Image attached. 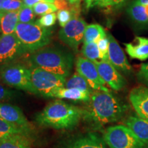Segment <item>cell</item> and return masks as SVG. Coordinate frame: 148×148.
Listing matches in <instances>:
<instances>
[{
    "label": "cell",
    "instance_id": "cell-9",
    "mask_svg": "<svg viewBox=\"0 0 148 148\" xmlns=\"http://www.w3.org/2000/svg\"><path fill=\"white\" fill-rule=\"evenodd\" d=\"M75 67L77 73L86 79L92 90L110 91L99 75L97 66L93 61L84 57H77L75 61Z\"/></svg>",
    "mask_w": 148,
    "mask_h": 148
},
{
    "label": "cell",
    "instance_id": "cell-39",
    "mask_svg": "<svg viewBox=\"0 0 148 148\" xmlns=\"http://www.w3.org/2000/svg\"><path fill=\"white\" fill-rule=\"evenodd\" d=\"M70 4H80L81 0H68Z\"/></svg>",
    "mask_w": 148,
    "mask_h": 148
},
{
    "label": "cell",
    "instance_id": "cell-10",
    "mask_svg": "<svg viewBox=\"0 0 148 148\" xmlns=\"http://www.w3.org/2000/svg\"><path fill=\"white\" fill-rule=\"evenodd\" d=\"M26 53L14 34L0 36V67L13 62Z\"/></svg>",
    "mask_w": 148,
    "mask_h": 148
},
{
    "label": "cell",
    "instance_id": "cell-24",
    "mask_svg": "<svg viewBox=\"0 0 148 148\" xmlns=\"http://www.w3.org/2000/svg\"><path fill=\"white\" fill-rule=\"evenodd\" d=\"M65 88H78V89L92 92V88L90 87L88 82L78 73H75L69 79L66 81Z\"/></svg>",
    "mask_w": 148,
    "mask_h": 148
},
{
    "label": "cell",
    "instance_id": "cell-41",
    "mask_svg": "<svg viewBox=\"0 0 148 148\" xmlns=\"http://www.w3.org/2000/svg\"><path fill=\"white\" fill-rule=\"evenodd\" d=\"M3 14H4V12L0 10V21H1V18H2Z\"/></svg>",
    "mask_w": 148,
    "mask_h": 148
},
{
    "label": "cell",
    "instance_id": "cell-8",
    "mask_svg": "<svg viewBox=\"0 0 148 148\" xmlns=\"http://www.w3.org/2000/svg\"><path fill=\"white\" fill-rule=\"evenodd\" d=\"M86 26L82 18H73L59 31V38L73 50L77 51L79 45L83 42Z\"/></svg>",
    "mask_w": 148,
    "mask_h": 148
},
{
    "label": "cell",
    "instance_id": "cell-13",
    "mask_svg": "<svg viewBox=\"0 0 148 148\" xmlns=\"http://www.w3.org/2000/svg\"><path fill=\"white\" fill-rule=\"evenodd\" d=\"M0 118L29 133L32 131V125L27 119L23 111L14 105L0 102Z\"/></svg>",
    "mask_w": 148,
    "mask_h": 148
},
{
    "label": "cell",
    "instance_id": "cell-32",
    "mask_svg": "<svg viewBox=\"0 0 148 148\" xmlns=\"http://www.w3.org/2000/svg\"><path fill=\"white\" fill-rule=\"evenodd\" d=\"M72 14L69 10H59L57 12V18L62 27L67 24L72 19Z\"/></svg>",
    "mask_w": 148,
    "mask_h": 148
},
{
    "label": "cell",
    "instance_id": "cell-15",
    "mask_svg": "<svg viewBox=\"0 0 148 148\" xmlns=\"http://www.w3.org/2000/svg\"><path fill=\"white\" fill-rule=\"evenodd\" d=\"M129 100L137 116L148 120V87L138 86L131 90Z\"/></svg>",
    "mask_w": 148,
    "mask_h": 148
},
{
    "label": "cell",
    "instance_id": "cell-26",
    "mask_svg": "<svg viewBox=\"0 0 148 148\" xmlns=\"http://www.w3.org/2000/svg\"><path fill=\"white\" fill-rule=\"evenodd\" d=\"M32 8L36 15L41 16L47 14L53 13L58 10L56 5L50 2H39L36 3Z\"/></svg>",
    "mask_w": 148,
    "mask_h": 148
},
{
    "label": "cell",
    "instance_id": "cell-21",
    "mask_svg": "<svg viewBox=\"0 0 148 148\" xmlns=\"http://www.w3.org/2000/svg\"><path fill=\"white\" fill-rule=\"evenodd\" d=\"M0 148H32L29 135H14L0 140Z\"/></svg>",
    "mask_w": 148,
    "mask_h": 148
},
{
    "label": "cell",
    "instance_id": "cell-12",
    "mask_svg": "<svg viewBox=\"0 0 148 148\" xmlns=\"http://www.w3.org/2000/svg\"><path fill=\"white\" fill-rule=\"evenodd\" d=\"M108 45L109 62L119 72L130 75L132 72V68L130 64L124 51L110 33H107Z\"/></svg>",
    "mask_w": 148,
    "mask_h": 148
},
{
    "label": "cell",
    "instance_id": "cell-37",
    "mask_svg": "<svg viewBox=\"0 0 148 148\" xmlns=\"http://www.w3.org/2000/svg\"><path fill=\"white\" fill-rule=\"evenodd\" d=\"M22 1L24 6L29 7V8H33L36 3L39 2H49L48 0H22Z\"/></svg>",
    "mask_w": 148,
    "mask_h": 148
},
{
    "label": "cell",
    "instance_id": "cell-17",
    "mask_svg": "<svg viewBox=\"0 0 148 148\" xmlns=\"http://www.w3.org/2000/svg\"><path fill=\"white\" fill-rule=\"evenodd\" d=\"M124 123L146 146L148 145V120L138 116H130Z\"/></svg>",
    "mask_w": 148,
    "mask_h": 148
},
{
    "label": "cell",
    "instance_id": "cell-33",
    "mask_svg": "<svg viewBox=\"0 0 148 148\" xmlns=\"http://www.w3.org/2000/svg\"><path fill=\"white\" fill-rule=\"evenodd\" d=\"M136 77L140 82L148 87V62L140 64Z\"/></svg>",
    "mask_w": 148,
    "mask_h": 148
},
{
    "label": "cell",
    "instance_id": "cell-11",
    "mask_svg": "<svg viewBox=\"0 0 148 148\" xmlns=\"http://www.w3.org/2000/svg\"><path fill=\"white\" fill-rule=\"evenodd\" d=\"M93 62L97 66L101 78L112 89L120 90L126 86V79L110 62L103 60H95Z\"/></svg>",
    "mask_w": 148,
    "mask_h": 148
},
{
    "label": "cell",
    "instance_id": "cell-18",
    "mask_svg": "<svg viewBox=\"0 0 148 148\" xmlns=\"http://www.w3.org/2000/svg\"><path fill=\"white\" fill-rule=\"evenodd\" d=\"M127 15L137 25L148 26V5H140L131 1L126 7Z\"/></svg>",
    "mask_w": 148,
    "mask_h": 148
},
{
    "label": "cell",
    "instance_id": "cell-38",
    "mask_svg": "<svg viewBox=\"0 0 148 148\" xmlns=\"http://www.w3.org/2000/svg\"><path fill=\"white\" fill-rule=\"evenodd\" d=\"M132 2L140 5H148V0H132Z\"/></svg>",
    "mask_w": 148,
    "mask_h": 148
},
{
    "label": "cell",
    "instance_id": "cell-22",
    "mask_svg": "<svg viewBox=\"0 0 148 148\" xmlns=\"http://www.w3.org/2000/svg\"><path fill=\"white\" fill-rule=\"evenodd\" d=\"M107 34L105 29L99 24L92 23L88 25L85 29L83 44L97 42L101 38L106 37Z\"/></svg>",
    "mask_w": 148,
    "mask_h": 148
},
{
    "label": "cell",
    "instance_id": "cell-43",
    "mask_svg": "<svg viewBox=\"0 0 148 148\" xmlns=\"http://www.w3.org/2000/svg\"><path fill=\"white\" fill-rule=\"evenodd\" d=\"M1 29H0V36H1Z\"/></svg>",
    "mask_w": 148,
    "mask_h": 148
},
{
    "label": "cell",
    "instance_id": "cell-20",
    "mask_svg": "<svg viewBox=\"0 0 148 148\" xmlns=\"http://www.w3.org/2000/svg\"><path fill=\"white\" fill-rule=\"evenodd\" d=\"M18 12L19 10L4 12L0 21L1 34H14L18 23Z\"/></svg>",
    "mask_w": 148,
    "mask_h": 148
},
{
    "label": "cell",
    "instance_id": "cell-2",
    "mask_svg": "<svg viewBox=\"0 0 148 148\" xmlns=\"http://www.w3.org/2000/svg\"><path fill=\"white\" fill-rule=\"evenodd\" d=\"M82 115V109L62 100H56L38 112L35 120L42 127L56 130H71L78 125Z\"/></svg>",
    "mask_w": 148,
    "mask_h": 148
},
{
    "label": "cell",
    "instance_id": "cell-19",
    "mask_svg": "<svg viewBox=\"0 0 148 148\" xmlns=\"http://www.w3.org/2000/svg\"><path fill=\"white\" fill-rule=\"evenodd\" d=\"M91 92L78 89V88H62L56 91L52 98L65 99L75 101H84L88 102L90 99Z\"/></svg>",
    "mask_w": 148,
    "mask_h": 148
},
{
    "label": "cell",
    "instance_id": "cell-3",
    "mask_svg": "<svg viewBox=\"0 0 148 148\" xmlns=\"http://www.w3.org/2000/svg\"><path fill=\"white\" fill-rule=\"evenodd\" d=\"M28 62L31 66L66 77L73 67V56L60 48L45 47L33 52Z\"/></svg>",
    "mask_w": 148,
    "mask_h": 148
},
{
    "label": "cell",
    "instance_id": "cell-6",
    "mask_svg": "<svg viewBox=\"0 0 148 148\" xmlns=\"http://www.w3.org/2000/svg\"><path fill=\"white\" fill-rule=\"evenodd\" d=\"M0 78L9 86L36 95L31 82L29 67L23 64L12 62L1 66L0 67Z\"/></svg>",
    "mask_w": 148,
    "mask_h": 148
},
{
    "label": "cell",
    "instance_id": "cell-7",
    "mask_svg": "<svg viewBox=\"0 0 148 148\" xmlns=\"http://www.w3.org/2000/svg\"><path fill=\"white\" fill-rule=\"evenodd\" d=\"M102 137L109 148H145L146 146L129 127L124 125L110 126Z\"/></svg>",
    "mask_w": 148,
    "mask_h": 148
},
{
    "label": "cell",
    "instance_id": "cell-27",
    "mask_svg": "<svg viewBox=\"0 0 148 148\" xmlns=\"http://www.w3.org/2000/svg\"><path fill=\"white\" fill-rule=\"evenodd\" d=\"M35 17V14L32 8L23 6L18 12V22L23 23H32Z\"/></svg>",
    "mask_w": 148,
    "mask_h": 148
},
{
    "label": "cell",
    "instance_id": "cell-42",
    "mask_svg": "<svg viewBox=\"0 0 148 148\" xmlns=\"http://www.w3.org/2000/svg\"><path fill=\"white\" fill-rule=\"evenodd\" d=\"M48 1H49V2H51V3H53V1H54V0H48Z\"/></svg>",
    "mask_w": 148,
    "mask_h": 148
},
{
    "label": "cell",
    "instance_id": "cell-29",
    "mask_svg": "<svg viewBox=\"0 0 148 148\" xmlns=\"http://www.w3.org/2000/svg\"><path fill=\"white\" fill-rule=\"evenodd\" d=\"M98 48L100 51V60L109 62L108 58V45L109 42L107 36L99 39L97 42Z\"/></svg>",
    "mask_w": 148,
    "mask_h": 148
},
{
    "label": "cell",
    "instance_id": "cell-5",
    "mask_svg": "<svg viewBox=\"0 0 148 148\" xmlns=\"http://www.w3.org/2000/svg\"><path fill=\"white\" fill-rule=\"evenodd\" d=\"M29 69L31 74V82L36 95L52 98L56 91L65 86L66 77L34 66L30 65Z\"/></svg>",
    "mask_w": 148,
    "mask_h": 148
},
{
    "label": "cell",
    "instance_id": "cell-30",
    "mask_svg": "<svg viewBox=\"0 0 148 148\" xmlns=\"http://www.w3.org/2000/svg\"><path fill=\"white\" fill-rule=\"evenodd\" d=\"M23 6V3L22 0H8L3 3L1 10L4 12L18 11Z\"/></svg>",
    "mask_w": 148,
    "mask_h": 148
},
{
    "label": "cell",
    "instance_id": "cell-25",
    "mask_svg": "<svg viewBox=\"0 0 148 148\" xmlns=\"http://www.w3.org/2000/svg\"><path fill=\"white\" fill-rule=\"evenodd\" d=\"M82 54L84 58L91 61H95L97 60V59H100V51L98 48L97 42L83 44Z\"/></svg>",
    "mask_w": 148,
    "mask_h": 148
},
{
    "label": "cell",
    "instance_id": "cell-28",
    "mask_svg": "<svg viewBox=\"0 0 148 148\" xmlns=\"http://www.w3.org/2000/svg\"><path fill=\"white\" fill-rule=\"evenodd\" d=\"M57 18V14L54 13H49L45 14L42 16L40 18H38L36 21V23L39 25L40 26L45 27V28H49L54 25Z\"/></svg>",
    "mask_w": 148,
    "mask_h": 148
},
{
    "label": "cell",
    "instance_id": "cell-23",
    "mask_svg": "<svg viewBox=\"0 0 148 148\" xmlns=\"http://www.w3.org/2000/svg\"><path fill=\"white\" fill-rule=\"evenodd\" d=\"M29 132L25 130L10 124L0 118V140L14 135H29Z\"/></svg>",
    "mask_w": 148,
    "mask_h": 148
},
{
    "label": "cell",
    "instance_id": "cell-14",
    "mask_svg": "<svg viewBox=\"0 0 148 148\" xmlns=\"http://www.w3.org/2000/svg\"><path fill=\"white\" fill-rule=\"evenodd\" d=\"M64 148H108L103 137L95 132H88L70 138Z\"/></svg>",
    "mask_w": 148,
    "mask_h": 148
},
{
    "label": "cell",
    "instance_id": "cell-31",
    "mask_svg": "<svg viewBox=\"0 0 148 148\" xmlns=\"http://www.w3.org/2000/svg\"><path fill=\"white\" fill-rule=\"evenodd\" d=\"M110 0H84V7L86 10L99 7V8H108Z\"/></svg>",
    "mask_w": 148,
    "mask_h": 148
},
{
    "label": "cell",
    "instance_id": "cell-34",
    "mask_svg": "<svg viewBox=\"0 0 148 148\" xmlns=\"http://www.w3.org/2000/svg\"><path fill=\"white\" fill-rule=\"evenodd\" d=\"M132 0H110L108 9L112 10H118L127 5Z\"/></svg>",
    "mask_w": 148,
    "mask_h": 148
},
{
    "label": "cell",
    "instance_id": "cell-16",
    "mask_svg": "<svg viewBox=\"0 0 148 148\" xmlns=\"http://www.w3.org/2000/svg\"><path fill=\"white\" fill-rule=\"evenodd\" d=\"M124 45L130 58L141 61L148 58V38L136 36L132 42L125 43Z\"/></svg>",
    "mask_w": 148,
    "mask_h": 148
},
{
    "label": "cell",
    "instance_id": "cell-35",
    "mask_svg": "<svg viewBox=\"0 0 148 148\" xmlns=\"http://www.w3.org/2000/svg\"><path fill=\"white\" fill-rule=\"evenodd\" d=\"M14 92L9 90L8 88L5 87L0 82V102L8 100L13 97Z\"/></svg>",
    "mask_w": 148,
    "mask_h": 148
},
{
    "label": "cell",
    "instance_id": "cell-4",
    "mask_svg": "<svg viewBox=\"0 0 148 148\" xmlns=\"http://www.w3.org/2000/svg\"><path fill=\"white\" fill-rule=\"evenodd\" d=\"M14 34L26 52L33 53L39 50L47 45L51 39V29L40 26L36 22H18Z\"/></svg>",
    "mask_w": 148,
    "mask_h": 148
},
{
    "label": "cell",
    "instance_id": "cell-40",
    "mask_svg": "<svg viewBox=\"0 0 148 148\" xmlns=\"http://www.w3.org/2000/svg\"><path fill=\"white\" fill-rule=\"evenodd\" d=\"M8 1V0H0V10H1V6H2L3 3H4L5 1Z\"/></svg>",
    "mask_w": 148,
    "mask_h": 148
},
{
    "label": "cell",
    "instance_id": "cell-1",
    "mask_svg": "<svg viewBox=\"0 0 148 148\" xmlns=\"http://www.w3.org/2000/svg\"><path fill=\"white\" fill-rule=\"evenodd\" d=\"M82 109V119L95 129L118 121L124 116L127 107L110 91L94 90Z\"/></svg>",
    "mask_w": 148,
    "mask_h": 148
},
{
    "label": "cell",
    "instance_id": "cell-36",
    "mask_svg": "<svg viewBox=\"0 0 148 148\" xmlns=\"http://www.w3.org/2000/svg\"><path fill=\"white\" fill-rule=\"evenodd\" d=\"M53 4L59 10H69L70 3L68 0H54Z\"/></svg>",
    "mask_w": 148,
    "mask_h": 148
}]
</instances>
